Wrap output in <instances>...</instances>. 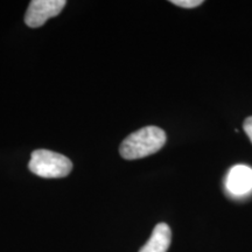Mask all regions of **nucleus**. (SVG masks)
Masks as SVG:
<instances>
[{"instance_id": "obj_1", "label": "nucleus", "mask_w": 252, "mask_h": 252, "mask_svg": "<svg viewBox=\"0 0 252 252\" xmlns=\"http://www.w3.org/2000/svg\"><path fill=\"white\" fill-rule=\"evenodd\" d=\"M166 133L158 126H145L125 138L119 147L121 156L126 160L149 157L161 150L166 144Z\"/></svg>"}, {"instance_id": "obj_2", "label": "nucleus", "mask_w": 252, "mask_h": 252, "mask_svg": "<svg viewBox=\"0 0 252 252\" xmlns=\"http://www.w3.org/2000/svg\"><path fill=\"white\" fill-rule=\"evenodd\" d=\"M28 168L33 174L41 178L59 179L69 175L72 162L63 154L49 150H36L32 153Z\"/></svg>"}, {"instance_id": "obj_3", "label": "nucleus", "mask_w": 252, "mask_h": 252, "mask_svg": "<svg viewBox=\"0 0 252 252\" xmlns=\"http://www.w3.org/2000/svg\"><path fill=\"white\" fill-rule=\"evenodd\" d=\"M65 4V0H33L25 15V23L32 28L41 27L50 18L59 15Z\"/></svg>"}, {"instance_id": "obj_4", "label": "nucleus", "mask_w": 252, "mask_h": 252, "mask_svg": "<svg viewBox=\"0 0 252 252\" xmlns=\"http://www.w3.org/2000/svg\"><path fill=\"white\" fill-rule=\"evenodd\" d=\"M225 187L235 196H243L252 190V168L245 165L234 166L226 176Z\"/></svg>"}, {"instance_id": "obj_5", "label": "nucleus", "mask_w": 252, "mask_h": 252, "mask_svg": "<svg viewBox=\"0 0 252 252\" xmlns=\"http://www.w3.org/2000/svg\"><path fill=\"white\" fill-rule=\"evenodd\" d=\"M172 241V231L168 224L159 223L153 229L152 235L147 243L139 252H167Z\"/></svg>"}, {"instance_id": "obj_6", "label": "nucleus", "mask_w": 252, "mask_h": 252, "mask_svg": "<svg viewBox=\"0 0 252 252\" xmlns=\"http://www.w3.org/2000/svg\"><path fill=\"white\" fill-rule=\"evenodd\" d=\"M171 2L184 8H194L203 4L202 0H172Z\"/></svg>"}, {"instance_id": "obj_7", "label": "nucleus", "mask_w": 252, "mask_h": 252, "mask_svg": "<svg viewBox=\"0 0 252 252\" xmlns=\"http://www.w3.org/2000/svg\"><path fill=\"white\" fill-rule=\"evenodd\" d=\"M244 131L249 137V139H250L251 143H252V116H251V117H248L247 119H245Z\"/></svg>"}]
</instances>
